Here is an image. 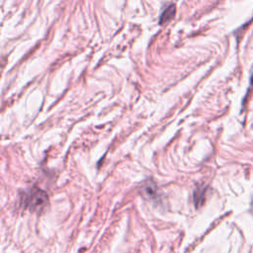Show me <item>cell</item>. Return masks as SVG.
Returning a JSON list of instances; mask_svg holds the SVG:
<instances>
[{
	"instance_id": "obj_4",
	"label": "cell",
	"mask_w": 253,
	"mask_h": 253,
	"mask_svg": "<svg viewBox=\"0 0 253 253\" xmlns=\"http://www.w3.org/2000/svg\"><path fill=\"white\" fill-rule=\"evenodd\" d=\"M251 211L253 212V200H252V203H251Z\"/></svg>"
},
{
	"instance_id": "obj_3",
	"label": "cell",
	"mask_w": 253,
	"mask_h": 253,
	"mask_svg": "<svg viewBox=\"0 0 253 253\" xmlns=\"http://www.w3.org/2000/svg\"><path fill=\"white\" fill-rule=\"evenodd\" d=\"M250 87L253 88V67H252V71H251V75H250Z\"/></svg>"
},
{
	"instance_id": "obj_2",
	"label": "cell",
	"mask_w": 253,
	"mask_h": 253,
	"mask_svg": "<svg viewBox=\"0 0 253 253\" xmlns=\"http://www.w3.org/2000/svg\"><path fill=\"white\" fill-rule=\"evenodd\" d=\"M175 13H176V6L174 4H170L169 6H167L160 15L159 24L163 25V24L169 22L170 20H172L175 16Z\"/></svg>"
},
{
	"instance_id": "obj_1",
	"label": "cell",
	"mask_w": 253,
	"mask_h": 253,
	"mask_svg": "<svg viewBox=\"0 0 253 253\" xmlns=\"http://www.w3.org/2000/svg\"><path fill=\"white\" fill-rule=\"evenodd\" d=\"M23 207L31 211H42L48 203V197L42 190L34 187L24 195Z\"/></svg>"
}]
</instances>
